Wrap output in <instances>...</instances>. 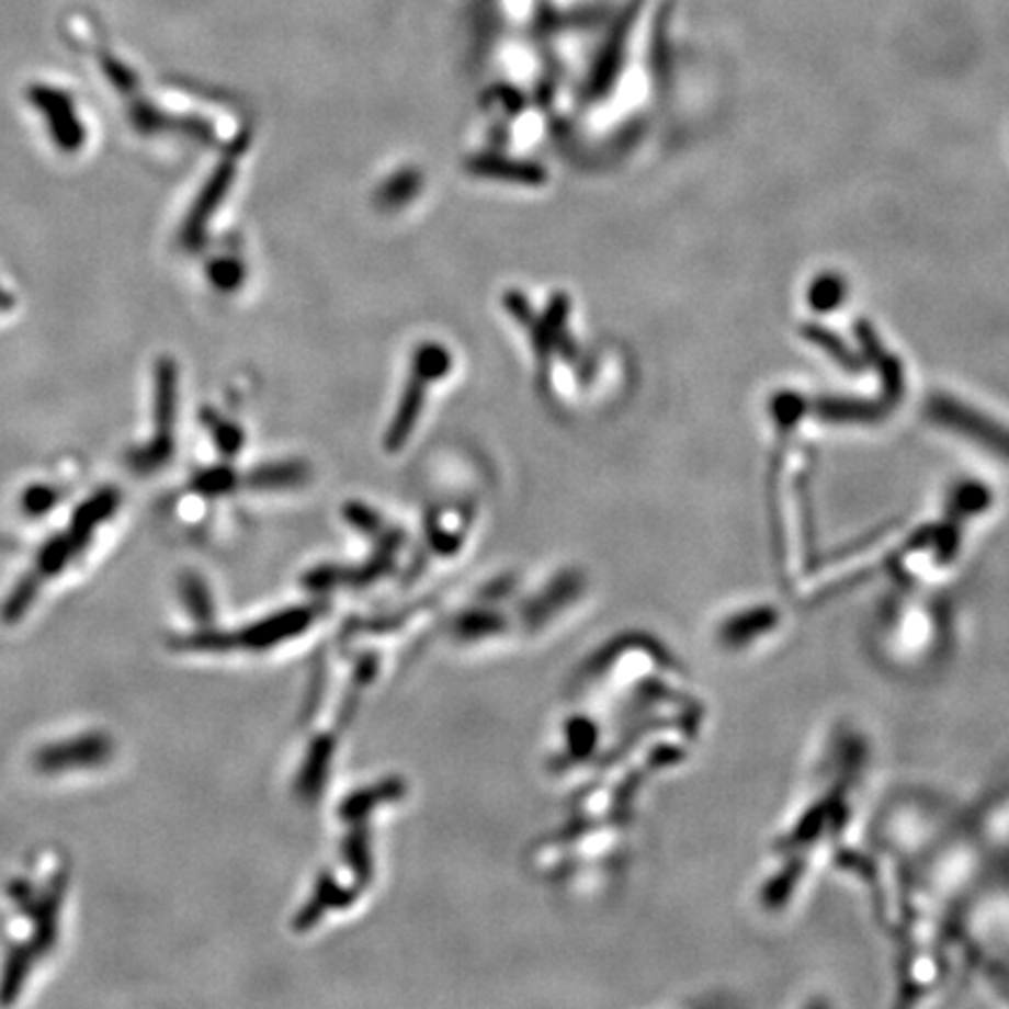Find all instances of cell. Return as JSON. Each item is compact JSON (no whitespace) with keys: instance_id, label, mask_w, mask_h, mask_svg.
<instances>
[{"instance_id":"9c48e42d","label":"cell","mask_w":1009,"mask_h":1009,"mask_svg":"<svg viewBox=\"0 0 1009 1009\" xmlns=\"http://www.w3.org/2000/svg\"><path fill=\"white\" fill-rule=\"evenodd\" d=\"M12 306H14V297L5 291L3 285H0V311H8L12 309Z\"/></svg>"},{"instance_id":"6da1fadb","label":"cell","mask_w":1009,"mask_h":1009,"mask_svg":"<svg viewBox=\"0 0 1009 1009\" xmlns=\"http://www.w3.org/2000/svg\"><path fill=\"white\" fill-rule=\"evenodd\" d=\"M178 405V367L171 358H161L155 367V438L129 456L136 473H152L173 454V426Z\"/></svg>"},{"instance_id":"52a82bcc","label":"cell","mask_w":1009,"mask_h":1009,"mask_svg":"<svg viewBox=\"0 0 1009 1009\" xmlns=\"http://www.w3.org/2000/svg\"><path fill=\"white\" fill-rule=\"evenodd\" d=\"M481 173L489 175H502V178H517V180H526V183H540L543 180V173H540L535 167H519V165H508V161H500V165H494L491 159H481L479 161Z\"/></svg>"},{"instance_id":"7a4b0ae2","label":"cell","mask_w":1009,"mask_h":1009,"mask_svg":"<svg viewBox=\"0 0 1009 1009\" xmlns=\"http://www.w3.org/2000/svg\"><path fill=\"white\" fill-rule=\"evenodd\" d=\"M29 103L45 120L54 148L64 155H76L87 143V126L78 113V103L66 89L47 82H33L26 89Z\"/></svg>"},{"instance_id":"ba28073f","label":"cell","mask_w":1009,"mask_h":1009,"mask_svg":"<svg viewBox=\"0 0 1009 1009\" xmlns=\"http://www.w3.org/2000/svg\"><path fill=\"white\" fill-rule=\"evenodd\" d=\"M101 66H103L105 78L111 80L120 89V92H129V89L136 84L134 73H129V70H126L115 57H103Z\"/></svg>"},{"instance_id":"8992f818","label":"cell","mask_w":1009,"mask_h":1009,"mask_svg":"<svg viewBox=\"0 0 1009 1009\" xmlns=\"http://www.w3.org/2000/svg\"><path fill=\"white\" fill-rule=\"evenodd\" d=\"M57 502H59L57 489H52V486H47V484H33L22 494V510L29 517H43Z\"/></svg>"},{"instance_id":"3957f363","label":"cell","mask_w":1009,"mask_h":1009,"mask_svg":"<svg viewBox=\"0 0 1009 1009\" xmlns=\"http://www.w3.org/2000/svg\"><path fill=\"white\" fill-rule=\"evenodd\" d=\"M111 757V741L103 734H84L61 744L45 746L35 752L33 764L43 773H61L68 769L97 767Z\"/></svg>"},{"instance_id":"277c9868","label":"cell","mask_w":1009,"mask_h":1009,"mask_svg":"<svg viewBox=\"0 0 1009 1009\" xmlns=\"http://www.w3.org/2000/svg\"><path fill=\"white\" fill-rule=\"evenodd\" d=\"M231 173H234L231 165H223L218 171L213 173L211 183L200 194V200H196V204H194V208L190 213V218L185 223V231H183V241H185L188 248L196 250L202 246L206 223L211 220V215L215 213V208H218V202L223 200V194L227 192Z\"/></svg>"},{"instance_id":"5b68a950","label":"cell","mask_w":1009,"mask_h":1009,"mask_svg":"<svg viewBox=\"0 0 1009 1009\" xmlns=\"http://www.w3.org/2000/svg\"><path fill=\"white\" fill-rule=\"evenodd\" d=\"M419 374V372H417ZM421 378L423 374H419L417 378H413V382L409 384L407 388V395H405V400L400 405V413H398V419H395V423L390 426V432H388V446H400L407 435H409V430L413 428V423H417L419 419V411H421V400H423V384H421Z\"/></svg>"}]
</instances>
